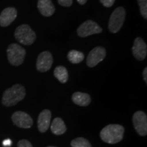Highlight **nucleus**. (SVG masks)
Wrapping results in <instances>:
<instances>
[{"mask_svg":"<svg viewBox=\"0 0 147 147\" xmlns=\"http://www.w3.org/2000/svg\"><path fill=\"white\" fill-rule=\"evenodd\" d=\"M125 129L121 125L110 124L104 127L100 131V138L108 144H117L123 138Z\"/></svg>","mask_w":147,"mask_h":147,"instance_id":"nucleus-1","label":"nucleus"},{"mask_svg":"<svg viewBox=\"0 0 147 147\" xmlns=\"http://www.w3.org/2000/svg\"><path fill=\"white\" fill-rule=\"evenodd\" d=\"M25 89L21 84H16L6 89L2 96V104L5 106H12L23 100L25 97Z\"/></svg>","mask_w":147,"mask_h":147,"instance_id":"nucleus-2","label":"nucleus"},{"mask_svg":"<svg viewBox=\"0 0 147 147\" xmlns=\"http://www.w3.org/2000/svg\"><path fill=\"white\" fill-rule=\"evenodd\" d=\"M16 40L22 45H32L36 41V34L28 25H21L16 29L14 32Z\"/></svg>","mask_w":147,"mask_h":147,"instance_id":"nucleus-3","label":"nucleus"},{"mask_svg":"<svg viewBox=\"0 0 147 147\" xmlns=\"http://www.w3.org/2000/svg\"><path fill=\"white\" fill-rule=\"evenodd\" d=\"M26 51L25 49L17 44H11L7 49V56L11 65H21L25 59Z\"/></svg>","mask_w":147,"mask_h":147,"instance_id":"nucleus-4","label":"nucleus"},{"mask_svg":"<svg viewBox=\"0 0 147 147\" xmlns=\"http://www.w3.org/2000/svg\"><path fill=\"white\" fill-rule=\"evenodd\" d=\"M126 12L124 8L118 7L113 11L108 21L110 32L116 34L121 29L125 19Z\"/></svg>","mask_w":147,"mask_h":147,"instance_id":"nucleus-5","label":"nucleus"},{"mask_svg":"<svg viewBox=\"0 0 147 147\" xmlns=\"http://www.w3.org/2000/svg\"><path fill=\"white\" fill-rule=\"evenodd\" d=\"M102 32V27L91 20L84 21L77 29V34L81 38H86L93 34H101Z\"/></svg>","mask_w":147,"mask_h":147,"instance_id":"nucleus-6","label":"nucleus"},{"mask_svg":"<svg viewBox=\"0 0 147 147\" xmlns=\"http://www.w3.org/2000/svg\"><path fill=\"white\" fill-rule=\"evenodd\" d=\"M134 128L141 136L147 135V116L142 111H137L133 115Z\"/></svg>","mask_w":147,"mask_h":147,"instance_id":"nucleus-7","label":"nucleus"},{"mask_svg":"<svg viewBox=\"0 0 147 147\" xmlns=\"http://www.w3.org/2000/svg\"><path fill=\"white\" fill-rule=\"evenodd\" d=\"M106 56V49L102 47H96L90 51L87 59V65L89 67H93L102 61Z\"/></svg>","mask_w":147,"mask_h":147,"instance_id":"nucleus-8","label":"nucleus"},{"mask_svg":"<svg viewBox=\"0 0 147 147\" xmlns=\"http://www.w3.org/2000/svg\"><path fill=\"white\" fill-rule=\"evenodd\" d=\"M53 63V55L49 51H44L38 55L36 68L40 72H46L51 69Z\"/></svg>","mask_w":147,"mask_h":147,"instance_id":"nucleus-9","label":"nucleus"},{"mask_svg":"<svg viewBox=\"0 0 147 147\" xmlns=\"http://www.w3.org/2000/svg\"><path fill=\"white\" fill-rule=\"evenodd\" d=\"M14 125L20 128L29 129L32 127L34 121L30 115L22 111H16L12 116Z\"/></svg>","mask_w":147,"mask_h":147,"instance_id":"nucleus-10","label":"nucleus"},{"mask_svg":"<svg viewBox=\"0 0 147 147\" xmlns=\"http://www.w3.org/2000/svg\"><path fill=\"white\" fill-rule=\"evenodd\" d=\"M134 57L137 60L142 61L146 58L147 55V46L144 40L140 37H138L134 41L132 47Z\"/></svg>","mask_w":147,"mask_h":147,"instance_id":"nucleus-11","label":"nucleus"},{"mask_svg":"<svg viewBox=\"0 0 147 147\" xmlns=\"http://www.w3.org/2000/svg\"><path fill=\"white\" fill-rule=\"evenodd\" d=\"M17 16V10L13 7L6 8L0 14V26L8 27L16 19Z\"/></svg>","mask_w":147,"mask_h":147,"instance_id":"nucleus-12","label":"nucleus"},{"mask_svg":"<svg viewBox=\"0 0 147 147\" xmlns=\"http://www.w3.org/2000/svg\"><path fill=\"white\" fill-rule=\"evenodd\" d=\"M51 112L49 109L42 110L38 116V128L41 133H45L51 125Z\"/></svg>","mask_w":147,"mask_h":147,"instance_id":"nucleus-13","label":"nucleus"},{"mask_svg":"<svg viewBox=\"0 0 147 147\" xmlns=\"http://www.w3.org/2000/svg\"><path fill=\"white\" fill-rule=\"evenodd\" d=\"M38 8L42 16L49 17L55 12V7L51 0H38Z\"/></svg>","mask_w":147,"mask_h":147,"instance_id":"nucleus-14","label":"nucleus"},{"mask_svg":"<svg viewBox=\"0 0 147 147\" xmlns=\"http://www.w3.org/2000/svg\"><path fill=\"white\" fill-rule=\"evenodd\" d=\"M72 102L76 105L80 106H87L91 102V96L86 93L75 92L71 96Z\"/></svg>","mask_w":147,"mask_h":147,"instance_id":"nucleus-15","label":"nucleus"},{"mask_svg":"<svg viewBox=\"0 0 147 147\" xmlns=\"http://www.w3.org/2000/svg\"><path fill=\"white\" fill-rule=\"evenodd\" d=\"M51 129L55 135L60 136L65 133L67 131V127L63 119L60 117H57L53 121L51 125Z\"/></svg>","mask_w":147,"mask_h":147,"instance_id":"nucleus-16","label":"nucleus"},{"mask_svg":"<svg viewBox=\"0 0 147 147\" xmlns=\"http://www.w3.org/2000/svg\"><path fill=\"white\" fill-rule=\"evenodd\" d=\"M54 76L61 83H65L68 80V71L64 66L59 65L55 67Z\"/></svg>","mask_w":147,"mask_h":147,"instance_id":"nucleus-17","label":"nucleus"},{"mask_svg":"<svg viewBox=\"0 0 147 147\" xmlns=\"http://www.w3.org/2000/svg\"><path fill=\"white\" fill-rule=\"evenodd\" d=\"M83 53L76 50H71L67 53V59L71 63L78 64L84 60Z\"/></svg>","mask_w":147,"mask_h":147,"instance_id":"nucleus-18","label":"nucleus"},{"mask_svg":"<svg viewBox=\"0 0 147 147\" xmlns=\"http://www.w3.org/2000/svg\"><path fill=\"white\" fill-rule=\"evenodd\" d=\"M72 147H92L89 140L82 137H78L71 141Z\"/></svg>","mask_w":147,"mask_h":147,"instance_id":"nucleus-19","label":"nucleus"},{"mask_svg":"<svg viewBox=\"0 0 147 147\" xmlns=\"http://www.w3.org/2000/svg\"><path fill=\"white\" fill-rule=\"evenodd\" d=\"M138 3L140 13L144 19L147 18V0H137Z\"/></svg>","mask_w":147,"mask_h":147,"instance_id":"nucleus-20","label":"nucleus"},{"mask_svg":"<svg viewBox=\"0 0 147 147\" xmlns=\"http://www.w3.org/2000/svg\"><path fill=\"white\" fill-rule=\"evenodd\" d=\"M17 147H33V146L27 140H21L18 142Z\"/></svg>","mask_w":147,"mask_h":147,"instance_id":"nucleus-21","label":"nucleus"},{"mask_svg":"<svg viewBox=\"0 0 147 147\" xmlns=\"http://www.w3.org/2000/svg\"><path fill=\"white\" fill-rule=\"evenodd\" d=\"M100 1L101 3H102V5L106 8L112 7L115 2V0H100Z\"/></svg>","mask_w":147,"mask_h":147,"instance_id":"nucleus-22","label":"nucleus"},{"mask_svg":"<svg viewBox=\"0 0 147 147\" xmlns=\"http://www.w3.org/2000/svg\"><path fill=\"white\" fill-rule=\"evenodd\" d=\"M59 5L63 7H69L72 5L73 0H58Z\"/></svg>","mask_w":147,"mask_h":147,"instance_id":"nucleus-23","label":"nucleus"},{"mask_svg":"<svg viewBox=\"0 0 147 147\" xmlns=\"http://www.w3.org/2000/svg\"><path fill=\"white\" fill-rule=\"evenodd\" d=\"M142 74H143V79H144V80L146 84L147 83V67H145L144 70H143Z\"/></svg>","mask_w":147,"mask_h":147,"instance_id":"nucleus-24","label":"nucleus"},{"mask_svg":"<svg viewBox=\"0 0 147 147\" xmlns=\"http://www.w3.org/2000/svg\"><path fill=\"white\" fill-rule=\"evenodd\" d=\"M11 144V141L10 140H5L3 142V146H10Z\"/></svg>","mask_w":147,"mask_h":147,"instance_id":"nucleus-25","label":"nucleus"},{"mask_svg":"<svg viewBox=\"0 0 147 147\" xmlns=\"http://www.w3.org/2000/svg\"><path fill=\"white\" fill-rule=\"evenodd\" d=\"M77 1L80 5H84L87 3V0H77Z\"/></svg>","mask_w":147,"mask_h":147,"instance_id":"nucleus-26","label":"nucleus"},{"mask_svg":"<svg viewBox=\"0 0 147 147\" xmlns=\"http://www.w3.org/2000/svg\"><path fill=\"white\" fill-rule=\"evenodd\" d=\"M47 147H56V146H47Z\"/></svg>","mask_w":147,"mask_h":147,"instance_id":"nucleus-27","label":"nucleus"}]
</instances>
